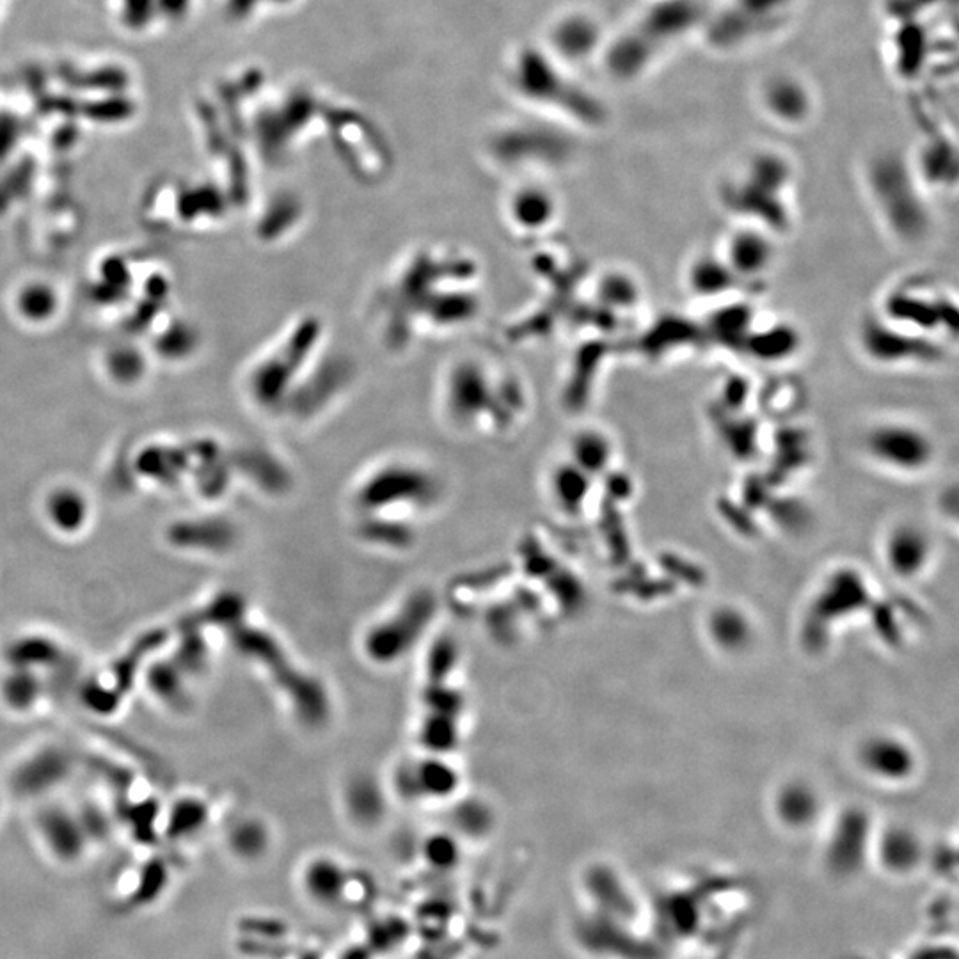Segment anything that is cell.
<instances>
[{"label": "cell", "instance_id": "cell-1", "mask_svg": "<svg viewBox=\"0 0 959 959\" xmlns=\"http://www.w3.org/2000/svg\"><path fill=\"white\" fill-rule=\"evenodd\" d=\"M862 448L878 468L897 475H920L935 464L938 448L928 430L899 418L876 421L864 434Z\"/></svg>", "mask_w": 959, "mask_h": 959}, {"label": "cell", "instance_id": "cell-2", "mask_svg": "<svg viewBox=\"0 0 959 959\" xmlns=\"http://www.w3.org/2000/svg\"><path fill=\"white\" fill-rule=\"evenodd\" d=\"M794 0H729L722 13L709 20V31L716 45L734 48L764 32L775 29L789 11Z\"/></svg>", "mask_w": 959, "mask_h": 959}, {"label": "cell", "instance_id": "cell-3", "mask_svg": "<svg viewBox=\"0 0 959 959\" xmlns=\"http://www.w3.org/2000/svg\"><path fill=\"white\" fill-rule=\"evenodd\" d=\"M707 15L698 0H656L633 27L663 54L691 31L706 25Z\"/></svg>", "mask_w": 959, "mask_h": 959}, {"label": "cell", "instance_id": "cell-4", "mask_svg": "<svg viewBox=\"0 0 959 959\" xmlns=\"http://www.w3.org/2000/svg\"><path fill=\"white\" fill-rule=\"evenodd\" d=\"M722 258L739 281H755L775 267L777 244L766 228L743 226L730 231Z\"/></svg>", "mask_w": 959, "mask_h": 959}, {"label": "cell", "instance_id": "cell-5", "mask_svg": "<svg viewBox=\"0 0 959 959\" xmlns=\"http://www.w3.org/2000/svg\"><path fill=\"white\" fill-rule=\"evenodd\" d=\"M762 107L768 116L785 127H798L809 121L814 100L809 88L791 75H773L762 86Z\"/></svg>", "mask_w": 959, "mask_h": 959}, {"label": "cell", "instance_id": "cell-6", "mask_svg": "<svg viewBox=\"0 0 959 959\" xmlns=\"http://www.w3.org/2000/svg\"><path fill=\"white\" fill-rule=\"evenodd\" d=\"M686 281L691 292L704 299L722 297L741 283L723 260L722 254H702L691 263Z\"/></svg>", "mask_w": 959, "mask_h": 959}, {"label": "cell", "instance_id": "cell-7", "mask_svg": "<svg viewBox=\"0 0 959 959\" xmlns=\"http://www.w3.org/2000/svg\"><path fill=\"white\" fill-rule=\"evenodd\" d=\"M887 544L890 563L901 574H910V572L917 571L928 558V535L915 524H901L899 528L890 533Z\"/></svg>", "mask_w": 959, "mask_h": 959}, {"label": "cell", "instance_id": "cell-8", "mask_svg": "<svg viewBox=\"0 0 959 959\" xmlns=\"http://www.w3.org/2000/svg\"><path fill=\"white\" fill-rule=\"evenodd\" d=\"M910 752L894 739L878 738L864 748L867 769L880 777H901L910 768Z\"/></svg>", "mask_w": 959, "mask_h": 959}, {"label": "cell", "instance_id": "cell-9", "mask_svg": "<svg viewBox=\"0 0 959 959\" xmlns=\"http://www.w3.org/2000/svg\"><path fill=\"white\" fill-rule=\"evenodd\" d=\"M752 354L764 361H784L798 349L800 341L791 325H773L769 331L750 333L745 341Z\"/></svg>", "mask_w": 959, "mask_h": 959}, {"label": "cell", "instance_id": "cell-10", "mask_svg": "<svg viewBox=\"0 0 959 959\" xmlns=\"http://www.w3.org/2000/svg\"><path fill=\"white\" fill-rule=\"evenodd\" d=\"M574 455H578L576 466L585 469L587 473L595 469H604L610 464L613 443L603 432L590 430L574 443Z\"/></svg>", "mask_w": 959, "mask_h": 959}]
</instances>
